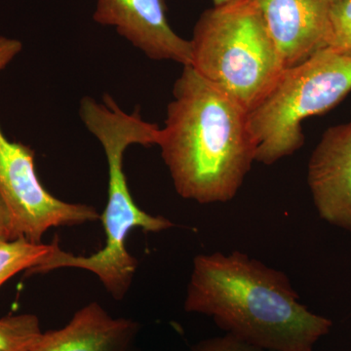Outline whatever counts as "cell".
<instances>
[{
    "mask_svg": "<svg viewBox=\"0 0 351 351\" xmlns=\"http://www.w3.org/2000/svg\"><path fill=\"white\" fill-rule=\"evenodd\" d=\"M157 145L178 195L199 204L232 200L257 149L248 112L191 66L176 80Z\"/></svg>",
    "mask_w": 351,
    "mask_h": 351,
    "instance_id": "obj_1",
    "label": "cell"
},
{
    "mask_svg": "<svg viewBox=\"0 0 351 351\" xmlns=\"http://www.w3.org/2000/svg\"><path fill=\"white\" fill-rule=\"evenodd\" d=\"M184 309L269 351H313L332 326L300 302L286 274L239 251L196 256Z\"/></svg>",
    "mask_w": 351,
    "mask_h": 351,
    "instance_id": "obj_2",
    "label": "cell"
},
{
    "mask_svg": "<svg viewBox=\"0 0 351 351\" xmlns=\"http://www.w3.org/2000/svg\"><path fill=\"white\" fill-rule=\"evenodd\" d=\"M80 114L88 130L101 143L108 160V202L100 216L106 232L105 247L89 257H82L62 250L55 240L52 251L43 262L27 270L25 276L66 267L88 270L98 277L113 299L122 300L138 267L137 260L126 248L129 233L135 228L160 232L174 226L169 219L152 216L136 204L123 170L124 154L129 145H158L161 128L143 119L138 108L133 113L123 112L108 94L101 103L89 97L83 98Z\"/></svg>",
    "mask_w": 351,
    "mask_h": 351,
    "instance_id": "obj_3",
    "label": "cell"
},
{
    "mask_svg": "<svg viewBox=\"0 0 351 351\" xmlns=\"http://www.w3.org/2000/svg\"><path fill=\"white\" fill-rule=\"evenodd\" d=\"M189 41L191 66L248 112L285 69L253 0H233L204 11Z\"/></svg>",
    "mask_w": 351,
    "mask_h": 351,
    "instance_id": "obj_4",
    "label": "cell"
},
{
    "mask_svg": "<svg viewBox=\"0 0 351 351\" xmlns=\"http://www.w3.org/2000/svg\"><path fill=\"white\" fill-rule=\"evenodd\" d=\"M351 91V51L323 47L284 69L269 93L248 112L256 161L272 165L304 144V119L331 110Z\"/></svg>",
    "mask_w": 351,
    "mask_h": 351,
    "instance_id": "obj_5",
    "label": "cell"
},
{
    "mask_svg": "<svg viewBox=\"0 0 351 351\" xmlns=\"http://www.w3.org/2000/svg\"><path fill=\"white\" fill-rule=\"evenodd\" d=\"M0 196L11 216L17 237L43 243L44 233L59 226H75L100 219L96 208L58 199L36 174L34 152L12 142L0 127Z\"/></svg>",
    "mask_w": 351,
    "mask_h": 351,
    "instance_id": "obj_6",
    "label": "cell"
},
{
    "mask_svg": "<svg viewBox=\"0 0 351 351\" xmlns=\"http://www.w3.org/2000/svg\"><path fill=\"white\" fill-rule=\"evenodd\" d=\"M93 18L98 24L115 27L152 60L191 66V41L171 27L165 0H96Z\"/></svg>",
    "mask_w": 351,
    "mask_h": 351,
    "instance_id": "obj_7",
    "label": "cell"
},
{
    "mask_svg": "<svg viewBox=\"0 0 351 351\" xmlns=\"http://www.w3.org/2000/svg\"><path fill=\"white\" fill-rule=\"evenodd\" d=\"M307 182L320 218L351 234V121L324 132L309 159Z\"/></svg>",
    "mask_w": 351,
    "mask_h": 351,
    "instance_id": "obj_8",
    "label": "cell"
},
{
    "mask_svg": "<svg viewBox=\"0 0 351 351\" xmlns=\"http://www.w3.org/2000/svg\"><path fill=\"white\" fill-rule=\"evenodd\" d=\"M284 68L301 63L325 47L330 0H253Z\"/></svg>",
    "mask_w": 351,
    "mask_h": 351,
    "instance_id": "obj_9",
    "label": "cell"
},
{
    "mask_svg": "<svg viewBox=\"0 0 351 351\" xmlns=\"http://www.w3.org/2000/svg\"><path fill=\"white\" fill-rule=\"evenodd\" d=\"M140 324L112 317L98 302L76 311L61 329L43 332L32 351H132Z\"/></svg>",
    "mask_w": 351,
    "mask_h": 351,
    "instance_id": "obj_10",
    "label": "cell"
},
{
    "mask_svg": "<svg viewBox=\"0 0 351 351\" xmlns=\"http://www.w3.org/2000/svg\"><path fill=\"white\" fill-rule=\"evenodd\" d=\"M52 244L32 243L17 239L0 244V287L21 271H27L43 262L52 251Z\"/></svg>",
    "mask_w": 351,
    "mask_h": 351,
    "instance_id": "obj_11",
    "label": "cell"
},
{
    "mask_svg": "<svg viewBox=\"0 0 351 351\" xmlns=\"http://www.w3.org/2000/svg\"><path fill=\"white\" fill-rule=\"evenodd\" d=\"M43 334L40 321L34 314L0 318V351H32Z\"/></svg>",
    "mask_w": 351,
    "mask_h": 351,
    "instance_id": "obj_12",
    "label": "cell"
},
{
    "mask_svg": "<svg viewBox=\"0 0 351 351\" xmlns=\"http://www.w3.org/2000/svg\"><path fill=\"white\" fill-rule=\"evenodd\" d=\"M325 47L351 51V0L332 2Z\"/></svg>",
    "mask_w": 351,
    "mask_h": 351,
    "instance_id": "obj_13",
    "label": "cell"
},
{
    "mask_svg": "<svg viewBox=\"0 0 351 351\" xmlns=\"http://www.w3.org/2000/svg\"><path fill=\"white\" fill-rule=\"evenodd\" d=\"M189 351H269L252 346L230 334L203 339Z\"/></svg>",
    "mask_w": 351,
    "mask_h": 351,
    "instance_id": "obj_14",
    "label": "cell"
},
{
    "mask_svg": "<svg viewBox=\"0 0 351 351\" xmlns=\"http://www.w3.org/2000/svg\"><path fill=\"white\" fill-rule=\"evenodd\" d=\"M19 239L14 228L12 216L0 196V244Z\"/></svg>",
    "mask_w": 351,
    "mask_h": 351,
    "instance_id": "obj_15",
    "label": "cell"
},
{
    "mask_svg": "<svg viewBox=\"0 0 351 351\" xmlns=\"http://www.w3.org/2000/svg\"><path fill=\"white\" fill-rule=\"evenodd\" d=\"M23 49V44L15 38L0 36V71L5 69Z\"/></svg>",
    "mask_w": 351,
    "mask_h": 351,
    "instance_id": "obj_16",
    "label": "cell"
},
{
    "mask_svg": "<svg viewBox=\"0 0 351 351\" xmlns=\"http://www.w3.org/2000/svg\"><path fill=\"white\" fill-rule=\"evenodd\" d=\"M232 1H233V0H213V3L214 6H219Z\"/></svg>",
    "mask_w": 351,
    "mask_h": 351,
    "instance_id": "obj_17",
    "label": "cell"
},
{
    "mask_svg": "<svg viewBox=\"0 0 351 351\" xmlns=\"http://www.w3.org/2000/svg\"><path fill=\"white\" fill-rule=\"evenodd\" d=\"M335 1H337V0H330V2H331V3H332V2H335Z\"/></svg>",
    "mask_w": 351,
    "mask_h": 351,
    "instance_id": "obj_18",
    "label": "cell"
}]
</instances>
